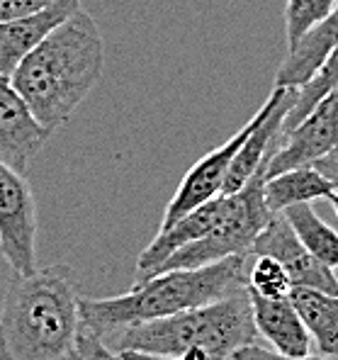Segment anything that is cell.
<instances>
[{
    "label": "cell",
    "instance_id": "6da1fadb",
    "mask_svg": "<svg viewBox=\"0 0 338 360\" xmlns=\"http://www.w3.org/2000/svg\"><path fill=\"white\" fill-rule=\"evenodd\" d=\"M103 71V32L91 15L78 8L18 63L10 81L37 122L54 134L98 86Z\"/></svg>",
    "mask_w": 338,
    "mask_h": 360
},
{
    "label": "cell",
    "instance_id": "7a4b0ae2",
    "mask_svg": "<svg viewBox=\"0 0 338 360\" xmlns=\"http://www.w3.org/2000/svg\"><path fill=\"white\" fill-rule=\"evenodd\" d=\"M78 300L73 268L13 270L0 307V360H66L81 333Z\"/></svg>",
    "mask_w": 338,
    "mask_h": 360
},
{
    "label": "cell",
    "instance_id": "3957f363",
    "mask_svg": "<svg viewBox=\"0 0 338 360\" xmlns=\"http://www.w3.org/2000/svg\"><path fill=\"white\" fill-rule=\"evenodd\" d=\"M248 256H231L202 268H173L134 280L115 297H81V331L108 341L126 326L173 316L246 290Z\"/></svg>",
    "mask_w": 338,
    "mask_h": 360
},
{
    "label": "cell",
    "instance_id": "277c9868",
    "mask_svg": "<svg viewBox=\"0 0 338 360\" xmlns=\"http://www.w3.org/2000/svg\"><path fill=\"white\" fill-rule=\"evenodd\" d=\"M256 338L251 295L248 290H239L166 319L126 326L103 343L115 353L141 351L151 356L178 358L188 351H202L209 360H231V353L256 343Z\"/></svg>",
    "mask_w": 338,
    "mask_h": 360
},
{
    "label": "cell",
    "instance_id": "5b68a950",
    "mask_svg": "<svg viewBox=\"0 0 338 360\" xmlns=\"http://www.w3.org/2000/svg\"><path fill=\"white\" fill-rule=\"evenodd\" d=\"M268 161L271 158L263 161V166L253 173V178L241 190L231 195H221L219 217L202 239L190 241L178 251H173L151 275L173 268H202L231 256H248L256 236L273 219V212L266 205V195H263V185L268 178Z\"/></svg>",
    "mask_w": 338,
    "mask_h": 360
},
{
    "label": "cell",
    "instance_id": "8992f818",
    "mask_svg": "<svg viewBox=\"0 0 338 360\" xmlns=\"http://www.w3.org/2000/svg\"><path fill=\"white\" fill-rule=\"evenodd\" d=\"M0 256L18 273L37 268V207L25 173L0 161Z\"/></svg>",
    "mask_w": 338,
    "mask_h": 360
},
{
    "label": "cell",
    "instance_id": "52a82bcc",
    "mask_svg": "<svg viewBox=\"0 0 338 360\" xmlns=\"http://www.w3.org/2000/svg\"><path fill=\"white\" fill-rule=\"evenodd\" d=\"M338 146V88L331 90L297 127L282 134L268 161V178L290 168L311 166Z\"/></svg>",
    "mask_w": 338,
    "mask_h": 360
},
{
    "label": "cell",
    "instance_id": "ba28073f",
    "mask_svg": "<svg viewBox=\"0 0 338 360\" xmlns=\"http://www.w3.org/2000/svg\"><path fill=\"white\" fill-rule=\"evenodd\" d=\"M248 256H273L282 263L287 270L292 288H314L324 292H338V275L334 268L321 263L316 256H311L309 248L297 239L290 221L282 212L273 214V219L263 226V231L256 236Z\"/></svg>",
    "mask_w": 338,
    "mask_h": 360
},
{
    "label": "cell",
    "instance_id": "9c48e42d",
    "mask_svg": "<svg viewBox=\"0 0 338 360\" xmlns=\"http://www.w3.org/2000/svg\"><path fill=\"white\" fill-rule=\"evenodd\" d=\"M256 122H258V112L253 115V117L248 120V124L241 127L231 139H226L221 146H216V149H212L209 153H204V156L185 173L183 183L178 185L176 195H173L166 212H163L161 229H168L173 221H178L181 217H185L190 210L200 207V205H204L207 200L221 195L224 178H226V173H229L231 161H234L239 146L246 141V136L253 131Z\"/></svg>",
    "mask_w": 338,
    "mask_h": 360
},
{
    "label": "cell",
    "instance_id": "30bf717a",
    "mask_svg": "<svg viewBox=\"0 0 338 360\" xmlns=\"http://www.w3.org/2000/svg\"><path fill=\"white\" fill-rule=\"evenodd\" d=\"M49 136L51 131L37 122L10 76L0 73V161L25 173Z\"/></svg>",
    "mask_w": 338,
    "mask_h": 360
},
{
    "label": "cell",
    "instance_id": "8fae6325",
    "mask_svg": "<svg viewBox=\"0 0 338 360\" xmlns=\"http://www.w3.org/2000/svg\"><path fill=\"white\" fill-rule=\"evenodd\" d=\"M78 8L81 0H56L32 15L0 22V73L13 76L18 63L61 22H66Z\"/></svg>",
    "mask_w": 338,
    "mask_h": 360
},
{
    "label": "cell",
    "instance_id": "7c38bea8",
    "mask_svg": "<svg viewBox=\"0 0 338 360\" xmlns=\"http://www.w3.org/2000/svg\"><path fill=\"white\" fill-rule=\"evenodd\" d=\"M251 295L253 324L261 338H266L273 351L285 356H307L311 351V336L304 329L292 300L287 297H261Z\"/></svg>",
    "mask_w": 338,
    "mask_h": 360
},
{
    "label": "cell",
    "instance_id": "4fadbf2b",
    "mask_svg": "<svg viewBox=\"0 0 338 360\" xmlns=\"http://www.w3.org/2000/svg\"><path fill=\"white\" fill-rule=\"evenodd\" d=\"M338 44V5L329 18L316 22L309 32H304L297 44L290 46L282 66L275 76L278 88H299L316 73V68L326 61V56Z\"/></svg>",
    "mask_w": 338,
    "mask_h": 360
},
{
    "label": "cell",
    "instance_id": "5bb4252c",
    "mask_svg": "<svg viewBox=\"0 0 338 360\" xmlns=\"http://www.w3.org/2000/svg\"><path fill=\"white\" fill-rule=\"evenodd\" d=\"M290 300L321 356L338 358V292L292 288Z\"/></svg>",
    "mask_w": 338,
    "mask_h": 360
},
{
    "label": "cell",
    "instance_id": "9a60e30c",
    "mask_svg": "<svg viewBox=\"0 0 338 360\" xmlns=\"http://www.w3.org/2000/svg\"><path fill=\"white\" fill-rule=\"evenodd\" d=\"M334 185L329 183L314 166H299L282 171L278 176L266 178L263 195L266 205L273 214L302 202H316V200H329L334 195Z\"/></svg>",
    "mask_w": 338,
    "mask_h": 360
},
{
    "label": "cell",
    "instance_id": "2e32d148",
    "mask_svg": "<svg viewBox=\"0 0 338 360\" xmlns=\"http://www.w3.org/2000/svg\"><path fill=\"white\" fill-rule=\"evenodd\" d=\"M282 214L297 234V239L309 248L311 256H316L329 268L338 270V234L316 214L311 202L292 205V207L282 210Z\"/></svg>",
    "mask_w": 338,
    "mask_h": 360
},
{
    "label": "cell",
    "instance_id": "e0dca14e",
    "mask_svg": "<svg viewBox=\"0 0 338 360\" xmlns=\"http://www.w3.org/2000/svg\"><path fill=\"white\" fill-rule=\"evenodd\" d=\"M336 88H338V44H336V49L326 56V61L316 68L314 76H311L304 86L297 88V100H294L292 110H290L287 117H285L282 129L280 131L287 134L292 127H297L299 122L316 108V103H321V100Z\"/></svg>",
    "mask_w": 338,
    "mask_h": 360
},
{
    "label": "cell",
    "instance_id": "ac0fdd59",
    "mask_svg": "<svg viewBox=\"0 0 338 360\" xmlns=\"http://www.w3.org/2000/svg\"><path fill=\"white\" fill-rule=\"evenodd\" d=\"M246 290L261 297H287L292 283L287 270L273 256H256L251 268H246Z\"/></svg>",
    "mask_w": 338,
    "mask_h": 360
},
{
    "label": "cell",
    "instance_id": "d6986e66",
    "mask_svg": "<svg viewBox=\"0 0 338 360\" xmlns=\"http://www.w3.org/2000/svg\"><path fill=\"white\" fill-rule=\"evenodd\" d=\"M336 5H338V0H287V8H285L287 49L297 44L299 37H302L304 32H309L316 22L329 18Z\"/></svg>",
    "mask_w": 338,
    "mask_h": 360
},
{
    "label": "cell",
    "instance_id": "ffe728a7",
    "mask_svg": "<svg viewBox=\"0 0 338 360\" xmlns=\"http://www.w3.org/2000/svg\"><path fill=\"white\" fill-rule=\"evenodd\" d=\"M231 360H338L334 356H285V353L271 351V348H263L258 343H248V346H241L239 351L231 353Z\"/></svg>",
    "mask_w": 338,
    "mask_h": 360
},
{
    "label": "cell",
    "instance_id": "44dd1931",
    "mask_svg": "<svg viewBox=\"0 0 338 360\" xmlns=\"http://www.w3.org/2000/svg\"><path fill=\"white\" fill-rule=\"evenodd\" d=\"M76 351L81 353L83 360H122L119 353H115L112 348H108L98 336L93 333L81 331L78 333V343H76Z\"/></svg>",
    "mask_w": 338,
    "mask_h": 360
},
{
    "label": "cell",
    "instance_id": "7402d4cb",
    "mask_svg": "<svg viewBox=\"0 0 338 360\" xmlns=\"http://www.w3.org/2000/svg\"><path fill=\"white\" fill-rule=\"evenodd\" d=\"M51 3H56V0H0V22L25 18V15L37 13Z\"/></svg>",
    "mask_w": 338,
    "mask_h": 360
},
{
    "label": "cell",
    "instance_id": "603a6c76",
    "mask_svg": "<svg viewBox=\"0 0 338 360\" xmlns=\"http://www.w3.org/2000/svg\"><path fill=\"white\" fill-rule=\"evenodd\" d=\"M311 166L316 168V171L321 173L326 180H329L331 185H334V190L338 193V146L336 149H331L329 153H326L324 158H319V161H314Z\"/></svg>",
    "mask_w": 338,
    "mask_h": 360
},
{
    "label": "cell",
    "instance_id": "cb8c5ba5",
    "mask_svg": "<svg viewBox=\"0 0 338 360\" xmlns=\"http://www.w3.org/2000/svg\"><path fill=\"white\" fill-rule=\"evenodd\" d=\"M119 358L122 360H181L173 356H151V353H141V351H122Z\"/></svg>",
    "mask_w": 338,
    "mask_h": 360
},
{
    "label": "cell",
    "instance_id": "d4e9b609",
    "mask_svg": "<svg viewBox=\"0 0 338 360\" xmlns=\"http://www.w3.org/2000/svg\"><path fill=\"white\" fill-rule=\"evenodd\" d=\"M329 202L334 205V210H336V214H338V193L331 195V198H329Z\"/></svg>",
    "mask_w": 338,
    "mask_h": 360
},
{
    "label": "cell",
    "instance_id": "484cf974",
    "mask_svg": "<svg viewBox=\"0 0 338 360\" xmlns=\"http://www.w3.org/2000/svg\"><path fill=\"white\" fill-rule=\"evenodd\" d=\"M66 360H83V358H81V353H78V351H73Z\"/></svg>",
    "mask_w": 338,
    "mask_h": 360
}]
</instances>
